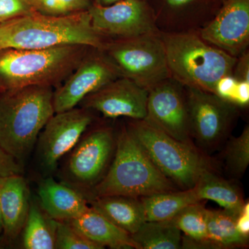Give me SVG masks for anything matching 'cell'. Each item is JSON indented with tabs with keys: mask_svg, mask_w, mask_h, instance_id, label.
<instances>
[{
	"mask_svg": "<svg viewBox=\"0 0 249 249\" xmlns=\"http://www.w3.org/2000/svg\"><path fill=\"white\" fill-rule=\"evenodd\" d=\"M53 88L29 86L0 92V145L19 163L55 114Z\"/></svg>",
	"mask_w": 249,
	"mask_h": 249,
	"instance_id": "6da1fadb",
	"label": "cell"
},
{
	"mask_svg": "<svg viewBox=\"0 0 249 249\" xmlns=\"http://www.w3.org/2000/svg\"><path fill=\"white\" fill-rule=\"evenodd\" d=\"M106 42L93 29L89 11L61 17L35 13L0 23V50L73 45L101 49Z\"/></svg>",
	"mask_w": 249,
	"mask_h": 249,
	"instance_id": "7a4b0ae2",
	"label": "cell"
},
{
	"mask_svg": "<svg viewBox=\"0 0 249 249\" xmlns=\"http://www.w3.org/2000/svg\"><path fill=\"white\" fill-rule=\"evenodd\" d=\"M91 47L73 45L46 49L0 50V92L29 86L58 88Z\"/></svg>",
	"mask_w": 249,
	"mask_h": 249,
	"instance_id": "3957f363",
	"label": "cell"
},
{
	"mask_svg": "<svg viewBox=\"0 0 249 249\" xmlns=\"http://www.w3.org/2000/svg\"><path fill=\"white\" fill-rule=\"evenodd\" d=\"M114 160L102 179L90 191L93 198L124 196L141 198L177 191L154 164L127 127L116 138Z\"/></svg>",
	"mask_w": 249,
	"mask_h": 249,
	"instance_id": "277c9868",
	"label": "cell"
},
{
	"mask_svg": "<svg viewBox=\"0 0 249 249\" xmlns=\"http://www.w3.org/2000/svg\"><path fill=\"white\" fill-rule=\"evenodd\" d=\"M170 74L188 88L214 93L218 80L232 74L236 57L193 34L161 36Z\"/></svg>",
	"mask_w": 249,
	"mask_h": 249,
	"instance_id": "5b68a950",
	"label": "cell"
},
{
	"mask_svg": "<svg viewBox=\"0 0 249 249\" xmlns=\"http://www.w3.org/2000/svg\"><path fill=\"white\" fill-rule=\"evenodd\" d=\"M127 128L160 173L181 190L193 188L203 172L211 168L193 143L176 140L144 120H134Z\"/></svg>",
	"mask_w": 249,
	"mask_h": 249,
	"instance_id": "8992f818",
	"label": "cell"
},
{
	"mask_svg": "<svg viewBox=\"0 0 249 249\" xmlns=\"http://www.w3.org/2000/svg\"><path fill=\"white\" fill-rule=\"evenodd\" d=\"M100 50L119 76L147 90L170 75L163 40L156 33L106 41Z\"/></svg>",
	"mask_w": 249,
	"mask_h": 249,
	"instance_id": "52a82bcc",
	"label": "cell"
},
{
	"mask_svg": "<svg viewBox=\"0 0 249 249\" xmlns=\"http://www.w3.org/2000/svg\"><path fill=\"white\" fill-rule=\"evenodd\" d=\"M188 89L191 137L204 150H213L227 139L235 114V105L213 93L194 88Z\"/></svg>",
	"mask_w": 249,
	"mask_h": 249,
	"instance_id": "ba28073f",
	"label": "cell"
},
{
	"mask_svg": "<svg viewBox=\"0 0 249 249\" xmlns=\"http://www.w3.org/2000/svg\"><path fill=\"white\" fill-rule=\"evenodd\" d=\"M116 143L114 133L108 127H99L83 135L67 160L68 181L80 189L91 191L107 173Z\"/></svg>",
	"mask_w": 249,
	"mask_h": 249,
	"instance_id": "9c48e42d",
	"label": "cell"
},
{
	"mask_svg": "<svg viewBox=\"0 0 249 249\" xmlns=\"http://www.w3.org/2000/svg\"><path fill=\"white\" fill-rule=\"evenodd\" d=\"M91 110L80 107L55 113L37 138V157L43 169L52 172L76 146L93 121Z\"/></svg>",
	"mask_w": 249,
	"mask_h": 249,
	"instance_id": "30bf717a",
	"label": "cell"
},
{
	"mask_svg": "<svg viewBox=\"0 0 249 249\" xmlns=\"http://www.w3.org/2000/svg\"><path fill=\"white\" fill-rule=\"evenodd\" d=\"M88 11L93 29L105 40L156 33L151 11L144 0H120L107 6L92 4Z\"/></svg>",
	"mask_w": 249,
	"mask_h": 249,
	"instance_id": "8fae6325",
	"label": "cell"
},
{
	"mask_svg": "<svg viewBox=\"0 0 249 249\" xmlns=\"http://www.w3.org/2000/svg\"><path fill=\"white\" fill-rule=\"evenodd\" d=\"M119 77L101 51L91 47L74 71L54 89L55 113L77 107L88 95Z\"/></svg>",
	"mask_w": 249,
	"mask_h": 249,
	"instance_id": "7c38bea8",
	"label": "cell"
},
{
	"mask_svg": "<svg viewBox=\"0 0 249 249\" xmlns=\"http://www.w3.org/2000/svg\"><path fill=\"white\" fill-rule=\"evenodd\" d=\"M144 121L176 140L193 143L187 99L173 84L163 81L149 90Z\"/></svg>",
	"mask_w": 249,
	"mask_h": 249,
	"instance_id": "4fadbf2b",
	"label": "cell"
},
{
	"mask_svg": "<svg viewBox=\"0 0 249 249\" xmlns=\"http://www.w3.org/2000/svg\"><path fill=\"white\" fill-rule=\"evenodd\" d=\"M148 93L149 90L132 80L119 77L88 95L79 105L109 119L124 116L133 120H144Z\"/></svg>",
	"mask_w": 249,
	"mask_h": 249,
	"instance_id": "5bb4252c",
	"label": "cell"
},
{
	"mask_svg": "<svg viewBox=\"0 0 249 249\" xmlns=\"http://www.w3.org/2000/svg\"><path fill=\"white\" fill-rule=\"evenodd\" d=\"M199 36L232 56L243 53L249 42V0L226 1Z\"/></svg>",
	"mask_w": 249,
	"mask_h": 249,
	"instance_id": "9a60e30c",
	"label": "cell"
},
{
	"mask_svg": "<svg viewBox=\"0 0 249 249\" xmlns=\"http://www.w3.org/2000/svg\"><path fill=\"white\" fill-rule=\"evenodd\" d=\"M29 207V191L22 175L0 178V209L6 240H14L22 232Z\"/></svg>",
	"mask_w": 249,
	"mask_h": 249,
	"instance_id": "2e32d148",
	"label": "cell"
},
{
	"mask_svg": "<svg viewBox=\"0 0 249 249\" xmlns=\"http://www.w3.org/2000/svg\"><path fill=\"white\" fill-rule=\"evenodd\" d=\"M40 206L54 220L67 222L79 217L90 206L81 192L52 178L40 181L38 186Z\"/></svg>",
	"mask_w": 249,
	"mask_h": 249,
	"instance_id": "e0dca14e",
	"label": "cell"
},
{
	"mask_svg": "<svg viewBox=\"0 0 249 249\" xmlns=\"http://www.w3.org/2000/svg\"><path fill=\"white\" fill-rule=\"evenodd\" d=\"M75 230L103 249H138L132 235L114 225L92 207L76 219L67 221Z\"/></svg>",
	"mask_w": 249,
	"mask_h": 249,
	"instance_id": "ac0fdd59",
	"label": "cell"
},
{
	"mask_svg": "<svg viewBox=\"0 0 249 249\" xmlns=\"http://www.w3.org/2000/svg\"><path fill=\"white\" fill-rule=\"evenodd\" d=\"M91 207L108 220L132 235L145 222V213L140 198L109 196L93 198Z\"/></svg>",
	"mask_w": 249,
	"mask_h": 249,
	"instance_id": "d6986e66",
	"label": "cell"
},
{
	"mask_svg": "<svg viewBox=\"0 0 249 249\" xmlns=\"http://www.w3.org/2000/svg\"><path fill=\"white\" fill-rule=\"evenodd\" d=\"M193 188L199 200L213 201L237 217L246 204L240 190L213 173L211 168L203 172Z\"/></svg>",
	"mask_w": 249,
	"mask_h": 249,
	"instance_id": "ffe728a7",
	"label": "cell"
},
{
	"mask_svg": "<svg viewBox=\"0 0 249 249\" xmlns=\"http://www.w3.org/2000/svg\"><path fill=\"white\" fill-rule=\"evenodd\" d=\"M145 221L169 222L188 205L200 201L194 188L158 193L140 198Z\"/></svg>",
	"mask_w": 249,
	"mask_h": 249,
	"instance_id": "44dd1931",
	"label": "cell"
},
{
	"mask_svg": "<svg viewBox=\"0 0 249 249\" xmlns=\"http://www.w3.org/2000/svg\"><path fill=\"white\" fill-rule=\"evenodd\" d=\"M200 201L188 205L169 222L183 232L186 238L182 240L181 247H207L213 248L208 240L207 211Z\"/></svg>",
	"mask_w": 249,
	"mask_h": 249,
	"instance_id": "7402d4cb",
	"label": "cell"
},
{
	"mask_svg": "<svg viewBox=\"0 0 249 249\" xmlns=\"http://www.w3.org/2000/svg\"><path fill=\"white\" fill-rule=\"evenodd\" d=\"M56 221L46 213L36 203H30L23 228V247L27 249H55Z\"/></svg>",
	"mask_w": 249,
	"mask_h": 249,
	"instance_id": "603a6c76",
	"label": "cell"
},
{
	"mask_svg": "<svg viewBox=\"0 0 249 249\" xmlns=\"http://www.w3.org/2000/svg\"><path fill=\"white\" fill-rule=\"evenodd\" d=\"M237 217L225 210L207 211L208 240L213 249H231L247 245L248 237L236 227Z\"/></svg>",
	"mask_w": 249,
	"mask_h": 249,
	"instance_id": "cb8c5ba5",
	"label": "cell"
},
{
	"mask_svg": "<svg viewBox=\"0 0 249 249\" xmlns=\"http://www.w3.org/2000/svg\"><path fill=\"white\" fill-rule=\"evenodd\" d=\"M132 237L138 249H181V231L166 222L145 221Z\"/></svg>",
	"mask_w": 249,
	"mask_h": 249,
	"instance_id": "d4e9b609",
	"label": "cell"
},
{
	"mask_svg": "<svg viewBox=\"0 0 249 249\" xmlns=\"http://www.w3.org/2000/svg\"><path fill=\"white\" fill-rule=\"evenodd\" d=\"M226 168L231 175L241 178L249 164V128L248 126L242 133L228 142L224 151Z\"/></svg>",
	"mask_w": 249,
	"mask_h": 249,
	"instance_id": "484cf974",
	"label": "cell"
},
{
	"mask_svg": "<svg viewBox=\"0 0 249 249\" xmlns=\"http://www.w3.org/2000/svg\"><path fill=\"white\" fill-rule=\"evenodd\" d=\"M35 12L44 16L61 17L89 11L90 0H27Z\"/></svg>",
	"mask_w": 249,
	"mask_h": 249,
	"instance_id": "4316f807",
	"label": "cell"
},
{
	"mask_svg": "<svg viewBox=\"0 0 249 249\" xmlns=\"http://www.w3.org/2000/svg\"><path fill=\"white\" fill-rule=\"evenodd\" d=\"M214 93L235 106H247L249 102V80L227 75L218 80Z\"/></svg>",
	"mask_w": 249,
	"mask_h": 249,
	"instance_id": "83f0119b",
	"label": "cell"
},
{
	"mask_svg": "<svg viewBox=\"0 0 249 249\" xmlns=\"http://www.w3.org/2000/svg\"><path fill=\"white\" fill-rule=\"evenodd\" d=\"M55 249H101L103 248L82 235L69 223L56 221Z\"/></svg>",
	"mask_w": 249,
	"mask_h": 249,
	"instance_id": "f1b7e54d",
	"label": "cell"
},
{
	"mask_svg": "<svg viewBox=\"0 0 249 249\" xmlns=\"http://www.w3.org/2000/svg\"><path fill=\"white\" fill-rule=\"evenodd\" d=\"M35 13L27 0H0V23Z\"/></svg>",
	"mask_w": 249,
	"mask_h": 249,
	"instance_id": "f546056e",
	"label": "cell"
},
{
	"mask_svg": "<svg viewBox=\"0 0 249 249\" xmlns=\"http://www.w3.org/2000/svg\"><path fill=\"white\" fill-rule=\"evenodd\" d=\"M22 173L20 163L0 145V178L22 175Z\"/></svg>",
	"mask_w": 249,
	"mask_h": 249,
	"instance_id": "4dcf8cb0",
	"label": "cell"
},
{
	"mask_svg": "<svg viewBox=\"0 0 249 249\" xmlns=\"http://www.w3.org/2000/svg\"><path fill=\"white\" fill-rule=\"evenodd\" d=\"M236 227L241 235L248 237L249 234V204L246 203L236 219Z\"/></svg>",
	"mask_w": 249,
	"mask_h": 249,
	"instance_id": "1f68e13d",
	"label": "cell"
},
{
	"mask_svg": "<svg viewBox=\"0 0 249 249\" xmlns=\"http://www.w3.org/2000/svg\"><path fill=\"white\" fill-rule=\"evenodd\" d=\"M243 57L240 62L236 63V75L234 76L238 79L249 80V55Z\"/></svg>",
	"mask_w": 249,
	"mask_h": 249,
	"instance_id": "d6a6232c",
	"label": "cell"
},
{
	"mask_svg": "<svg viewBox=\"0 0 249 249\" xmlns=\"http://www.w3.org/2000/svg\"><path fill=\"white\" fill-rule=\"evenodd\" d=\"M194 0H167V2L170 6L173 7H181L185 5L189 4Z\"/></svg>",
	"mask_w": 249,
	"mask_h": 249,
	"instance_id": "836d02e7",
	"label": "cell"
},
{
	"mask_svg": "<svg viewBox=\"0 0 249 249\" xmlns=\"http://www.w3.org/2000/svg\"><path fill=\"white\" fill-rule=\"evenodd\" d=\"M91 4L95 5H100V6H107L116 1H120V0H90Z\"/></svg>",
	"mask_w": 249,
	"mask_h": 249,
	"instance_id": "e575fe53",
	"label": "cell"
},
{
	"mask_svg": "<svg viewBox=\"0 0 249 249\" xmlns=\"http://www.w3.org/2000/svg\"><path fill=\"white\" fill-rule=\"evenodd\" d=\"M3 232L2 218H1V209H0V233Z\"/></svg>",
	"mask_w": 249,
	"mask_h": 249,
	"instance_id": "d590c367",
	"label": "cell"
},
{
	"mask_svg": "<svg viewBox=\"0 0 249 249\" xmlns=\"http://www.w3.org/2000/svg\"><path fill=\"white\" fill-rule=\"evenodd\" d=\"M222 1H223V2L224 3V2H225L226 1H227V0H222Z\"/></svg>",
	"mask_w": 249,
	"mask_h": 249,
	"instance_id": "8d00e7d4",
	"label": "cell"
}]
</instances>
